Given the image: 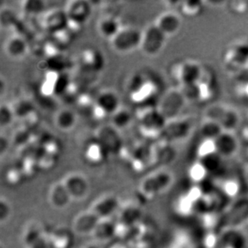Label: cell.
<instances>
[{
    "label": "cell",
    "instance_id": "83f0119b",
    "mask_svg": "<svg viewBox=\"0 0 248 248\" xmlns=\"http://www.w3.org/2000/svg\"><path fill=\"white\" fill-rule=\"evenodd\" d=\"M110 119V124L112 126L121 131L130 125L133 122V115L129 112V109L122 106L114 114L111 116Z\"/></svg>",
    "mask_w": 248,
    "mask_h": 248
},
{
    "label": "cell",
    "instance_id": "e0dca14e",
    "mask_svg": "<svg viewBox=\"0 0 248 248\" xmlns=\"http://www.w3.org/2000/svg\"><path fill=\"white\" fill-rule=\"evenodd\" d=\"M48 200L51 206L57 210L65 209L73 201L62 181L55 183L50 187Z\"/></svg>",
    "mask_w": 248,
    "mask_h": 248
},
{
    "label": "cell",
    "instance_id": "277c9868",
    "mask_svg": "<svg viewBox=\"0 0 248 248\" xmlns=\"http://www.w3.org/2000/svg\"><path fill=\"white\" fill-rule=\"evenodd\" d=\"M122 106L119 96L114 90L103 89L94 100L93 113L96 119H102L106 117H111Z\"/></svg>",
    "mask_w": 248,
    "mask_h": 248
},
{
    "label": "cell",
    "instance_id": "44dd1931",
    "mask_svg": "<svg viewBox=\"0 0 248 248\" xmlns=\"http://www.w3.org/2000/svg\"><path fill=\"white\" fill-rule=\"evenodd\" d=\"M217 154L220 157H229L236 152L238 141L229 131H223L215 140Z\"/></svg>",
    "mask_w": 248,
    "mask_h": 248
},
{
    "label": "cell",
    "instance_id": "d4e9b609",
    "mask_svg": "<svg viewBox=\"0 0 248 248\" xmlns=\"http://www.w3.org/2000/svg\"><path fill=\"white\" fill-rule=\"evenodd\" d=\"M51 248H70L73 244L72 232L66 228L57 227L48 233Z\"/></svg>",
    "mask_w": 248,
    "mask_h": 248
},
{
    "label": "cell",
    "instance_id": "4316f807",
    "mask_svg": "<svg viewBox=\"0 0 248 248\" xmlns=\"http://www.w3.org/2000/svg\"><path fill=\"white\" fill-rule=\"evenodd\" d=\"M46 234L42 226L37 222H32L27 225L23 233V244L26 248L32 245L38 239Z\"/></svg>",
    "mask_w": 248,
    "mask_h": 248
},
{
    "label": "cell",
    "instance_id": "603a6c76",
    "mask_svg": "<svg viewBox=\"0 0 248 248\" xmlns=\"http://www.w3.org/2000/svg\"><path fill=\"white\" fill-rule=\"evenodd\" d=\"M189 131V124L186 122H180L173 119L166 123L162 135L165 140H171L181 139L186 136Z\"/></svg>",
    "mask_w": 248,
    "mask_h": 248
},
{
    "label": "cell",
    "instance_id": "484cf974",
    "mask_svg": "<svg viewBox=\"0 0 248 248\" xmlns=\"http://www.w3.org/2000/svg\"><path fill=\"white\" fill-rule=\"evenodd\" d=\"M117 234V222H113L112 218L101 219L96 229L94 230V238L100 242L108 241Z\"/></svg>",
    "mask_w": 248,
    "mask_h": 248
},
{
    "label": "cell",
    "instance_id": "60d3db41",
    "mask_svg": "<svg viewBox=\"0 0 248 248\" xmlns=\"http://www.w3.org/2000/svg\"><path fill=\"white\" fill-rule=\"evenodd\" d=\"M247 178H248V169L247 170Z\"/></svg>",
    "mask_w": 248,
    "mask_h": 248
},
{
    "label": "cell",
    "instance_id": "cb8c5ba5",
    "mask_svg": "<svg viewBox=\"0 0 248 248\" xmlns=\"http://www.w3.org/2000/svg\"><path fill=\"white\" fill-rule=\"evenodd\" d=\"M78 117L75 112L68 108H62L56 112L54 117V124L61 131H71L76 126Z\"/></svg>",
    "mask_w": 248,
    "mask_h": 248
},
{
    "label": "cell",
    "instance_id": "2e32d148",
    "mask_svg": "<svg viewBox=\"0 0 248 248\" xmlns=\"http://www.w3.org/2000/svg\"><path fill=\"white\" fill-rule=\"evenodd\" d=\"M4 51L10 58L14 60L24 58L28 52V43L22 35L14 34L6 40Z\"/></svg>",
    "mask_w": 248,
    "mask_h": 248
},
{
    "label": "cell",
    "instance_id": "6da1fadb",
    "mask_svg": "<svg viewBox=\"0 0 248 248\" xmlns=\"http://www.w3.org/2000/svg\"><path fill=\"white\" fill-rule=\"evenodd\" d=\"M128 95L138 107L156 106L158 103V86L150 78L142 73H136L130 78L128 84Z\"/></svg>",
    "mask_w": 248,
    "mask_h": 248
},
{
    "label": "cell",
    "instance_id": "d6a6232c",
    "mask_svg": "<svg viewBox=\"0 0 248 248\" xmlns=\"http://www.w3.org/2000/svg\"><path fill=\"white\" fill-rule=\"evenodd\" d=\"M16 117L14 111L12 109V107L9 105H5L2 104L1 108H0V124L1 128L3 129L5 127L9 126L12 124Z\"/></svg>",
    "mask_w": 248,
    "mask_h": 248
},
{
    "label": "cell",
    "instance_id": "4fadbf2b",
    "mask_svg": "<svg viewBox=\"0 0 248 248\" xmlns=\"http://www.w3.org/2000/svg\"><path fill=\"white\" fill-rule=\"evenodd\" d=\"M121 209V202L117 196L108 194L94 202L89 208L100 219L112 218Z\"/></svg>",
    "mask_w": 248,
    "mask_h": 248
},
{
    "label": "cell",
    "instance_id": "9c48e42d",
    "mask_svg": "<svg viewBox=\"0 0 248 248\" xmlns=\"http://www.w3.org/2000/svg\"><path fill=\"white\" fill-rule=\"evenodd\" d=\"M120 132L111 124H105L96 129L95 138L101 143L108 154H120L124 149Z\"/></svg>",
    "mask_w": 248,
    "mask_h": 248
},
{
    "label": "cell",
    "instance_id": "5b68a950",
    "mask_svg": "<svg viewBox=\"0 0 248 248\" xmlns=\"http://www.w3.org/2000/svg\"><path fill=\"white\" fill-rule=\"evenodd\" d=\"M171 182L170 173L165 170L157 171L143 178L139 185V190L143 196L153 199L165 191L170 185Z\"/></svg>",
    "mask_w": 248,
    "mask_h": 248
},
{
    "label": "cell",
    "instance_id": "5bb4252c",
    "mask_svg": "<svg viewBox=\"0 0 248 248\" xmlns=\"http://www.w3.org/2000/svg\"><path fill=\"white\" fill-rule=\"evenodd\" d=\"M154 24L166 37H171L179 32L182 27V19L180 14L175 11L168 10L161 13L155 19Z\"/></svg>",
    "mask_w": 248,
    "mask_h": 248
},
{
    "label": "cell",
    "instance_id": "9a60e30c",
    "mask_svg": "<svg viewBox=\"0 0 248 248\" xmlns=\"http://www.w3.org/2000/svg\"><path fill=\"white\" fill-rule=\"evenodd\" d=\"M101 219L90 210L79 214L73 220V231L77 234H92Z\"/></svg>",
    "mask_w": 248,
    "mask_h": 248
},
{
    "label": "cell",
    "instance_id": "ab89813d",
    "mask_svg": "<svg viewBox=\"0 0 248 248\" xmlns=\"http://www.w3.org/2000/svg\"><path fill=\"white\" fill-rule=\"evenodd\" d=\"M112 248H126L124 246H122V245H116V246L112 247Z\"/></svg>",
    "mask_w": 248,
    "mask_h": 248
},
{
    "label": "cell",
    "instance_id": "7c38bea8",
    "mask_svg": "<svg viewBox=\"0 0 248 248\" xmlns=\"http://www.w3.org/2000/svg\"><path fill=\"white\" fill-rule=\"evenodd\" d=\"M40 25L51 34L59 32L68 28V19L64 9L47 11L40 16Z\"/></svg>",
    "mask_w": 248,
    "mask_h": 248
},
{
    "label": "cell",
    "instance_id": "7402d4cb",
    "mask_svg": "<svg viewBox=\"0 0 248 248\" xmlns=\"http://www.w3.org/2000/svg\"><path fill=\"white\" fill-rule=\"evenodd\" d=\"M84 157L88 162L93 164H98L106 159L108 152L101 143L94 138L93 140L87 142L84 147Z\"/></svg>",
    "mask_w": 248,
    "mask_h": 248
},
{
    "label": "cell",
    "instance_id": "3957f363",
    "mask_svg": "<svg viewBox=\"0 0 248 248\" xmlns=\"http://www.w3.org/2000/svg\"><path fill=\"white\" fill-rule=\"evenodd\" d=\"M142 31L132 26H123L109 41L112 49L120 54H128L140 49Z\"/></svg>",
    "mask_w": 248,
    "mask_h": 248
},
{
    "label": "cell",
    "instance_id": "d6986e66",
    "mask_svg": "<svg viewBox=\"0 0 248 248\" xmlns=\"http://www.w3.org/2000/svg\"><path fill=\"white\" fill-rule=\"evenodd\" d=\"M80 66L88 72H98L104 67V57L100 51L95 48H87L80 56Z\"/></svg>",
    "mask_w": 248,
    "mask_h": 248
},
{
    "label": "cell",
    "instance_id": "ffe728a7",
    "mask_svg": "<svg viewBox=\"0 0 248 248\" xmlns=\"http://www.w3.org/2000/svg\"><path fill=\"white\" fill-rule=\"evenodd\" d=\"M132 151L130 160L135 170H142L150 162H154V150L151 145L139 144Z\"/></svg>",
    "mask_w": 248,
    "mask_h": 248
},
{
    "label": "cell",
    "instance_id": "d590c367",
    "mask_svg": "<svg viewBox=\"0 0 248 248\" xmlns=\"http://www.w3.org/2000/svg\"><path fill=\"white\" fill-rule=\"evenodd\" d=\"M228 8L234 14H244L248 10L247 1H232L228 2Z\"/></svg>",
    "mask_w": 248,
    "mask_h": 248
},
{
    "label": "cell",
    "instance_id": "30bf717a",
    "mask_svg": "<svg viewBox=\"0 0 248 248\" xmlns=\"http://www.w3.org/2000/svg\"><path fill=\"white\" fill-rule=\"evenodd\" d=\"M200 66L194 61H181L174 63L171 73L174 80L178 81L179 86L186 84H197L201 79Z\"/></svg>",
    "mask_w": 248,
    "mask_h": 248
},
{
    "label": "cell",
    "instance_id": "7a4b0ae2",
    "mask_svg": "<svg viewBox=\"0 0 248 248\" xmlns=\"http://www.w3.org/2000/svg\"><path fill=\"white\" fill-rule=\"evenodd\" d=\"M136 117L139 129L144 136L155 138L162 135L167 121L157 106L138 107Z\"/></svg>",
    "mask_w": 248,
    "mask_h": 248
},
{
    "label": "cell",
    "instance_id": "ba28073f",
    "mask_svg": "<svg viewBox=\"0 0 248 248\" xmlns=\"http://www.w3.org/2000/svg\"><path fill=\"white\" fill-rule=\"evenodd\" d=\"M185 101L186 99L179 89H170L164 95L160 96L157 108L169 122L175 119L182 110Z\"/></svg>",
    "mask_w": 248,
    "mask_h": 248
},
{
    "label": "cell",
    "instance_id": "8d00e7d4",
    "mask_svg": "<svg viewBox=\"0 0 248 248\" xmlns=\"http://www.w3.org/2000/svg\"><path fill=\"white\" fill-rule=\"evenodd\" d=\"M28 248H51L48 233L44 234L41 238L38 239L37 241L35 242Z\"/></svg>",
    "mask_w": 248,
    "mask_h": 248
},
{
    "label": "cell",
    "instance_id": "8992f818",
    "mask_svg": "<svg viewBox=\"0 0 248 248\" xmlns=\"http://www.w3.org/2000/svg\"><path fill=\"white\" fill-rule=\"evenodd\" d=\"M166 39V35L155 24H150L142 30L140 50L145 56L155 57L164 48Z\"/></svg>",
    "mask_w": 248,
    "mask_h": 248
},
{
    "label": "cell",
    "instance_id": "f1b7e54d",
    "mask_svg": "<svg viewBox=\"0 0 248 248\" xmlns=\"http://www.w3.org/2000/svg\"><path fill=\"white\" fill-rule=\"evenodd\" d=\"M61 77L56 71H49L46 73L41 85V92L45 96H51L58 91Z\"/></svg>",
    "mask_w": 248,
    "mask_h": 248
},
{
    "label": "cell",
    "instance_id": "4dcf8cb0",
    "mask_svg": "<svg viewBox=\"0 0 248 248\" xmlns=\"http://www.w3.org/2000/svg\"><path fill=\"white\" fill-rule=\"evenodd\" d=\"M203 1H182L179 11L181 14L188 18L199 16L203 9Z\"/></svg>",
    "mask_w": 248,
    "mask_h": 248
},
{
    "label": "cell",
    "instance_id": "836d02e7",
    "mask_svg": "<svg viewBox=\"0 0 248 248\" xmlns=\"http://www.w3.org/2000/svg\"><path fill=\"white\" fill-rule=\"evenodd\" d=\"M217 153L215 140H204L199 147V156L202 158L208 157L210 155H215Z\"/></svg>",
    "mask_w": 248,
    "mask_h": 248
},
{
    "label": "cell",
    "instance_id": "1f68e13d",
    "mask_svg": "<svg viewBox=\"0 0 248 248\" xmlns=\"http://www.w3.org/2000/svg\"><path fill=\"white\" fill-rule=\"evenodd\" d=\"M24 12L28 15H41L44 13L45 9V2L43 1L30 0L25 1L22 5Z\"/></svg>",
    "mask_w": 248,
    "mask_h": 248
},
{
    "label": "cell",
    "instance_id": "f546056e",
    "mask_svg": "<svg viewBox=\"0 0 248 248\" xmlns=\"http://www.w3.org/2000/svg\"><path fill=\"white\" fill-rule=\"evenodd\" d=\"M223 131L224 130L218 122L208 118H206L202 122L200 128V132L204 138V140H216Z\"/></svg>",
    "mask_w": 248,
    "mask_h": 248
},
{
    "label": "cell",
    "instance_id": "ac0fdd59",
    "mask_svg": "<svg viewBox=\"0 0 248 248\" xmlns=\"http://www.w3.org/2000/svg\"><path fill=\"white\" fill-rule=\"evenodd\" d=\"M123 27L117 17L112 15L104 16L96 24V30L101 37L110 41Z\"/></svg>",
    "mask_w": 248,
    "mask_h": 248
},
{
    "label": "cell",
    "instance_id": "e575fe53",
    "mask_svg": "<svg viewBox=\"0 0 248 248\" xmlns=\"http://www.w3.org/2000/svg\"><path fill=\"white\" fill-rule=\"evenodd\" d=\"M12 208L7 199L1 198L0 199V222L3 224L9 219L12 215Z\"/></svg>",
    "mask_w": 248,
    "mask_h": 248
},
{
    "label": "cell",
    "instance_id": "52a82bcc",
    "mask_svg": "<svg viewBox=\"0 0 248 248\" xmlns=\"http://www.w3.org/2000/svg\"><path fill=\"white\" fill-rule=\"evenodd\" d=\"M64 11L68 19V28L75 32L89 20L93 6L89 1L73 0L66 4Z\"/></svg>",
    "mask_w": 248,
    "mask_h": 248
},
{
    "label": "cell",
    "instance_id": "74e56055",
    "mask_svg": "<svg viewBox=\"0 0 248 248\" xmlns=\"http://www.w3.org/2000/svg\"><path fill=\"white\" fill-rule=\"evenodd\" d=\"M8 140H7V138H5L3 135H1L0 138V155L1 156L4 155L6 150H7L8 148Z\"/></svg>",
    "mask_w": 248,
    "mask_h": 248
},
{
    "label": "cell",
    "instance_id": "f35d334b",
    "mask_svg": "<svg viewBox=\"0 0 248 248\" xmlns=\"http://www.w3.org/2000/svg\"><path fill=\"white\" fill-rule=\"evenodd\" d=\"M83 248H100L96 244H88L86 246H84Z\"/></svg>",
    "mask_w": 248,
    "mask_h": 248
},
{
    "label": "cell",
    "instance_id": "8fae6325",
    "mask_svg": "<svg viewBox=\"0 0 248 248\" xmlns=\"http://www.w3.org/2000/svg\"><path fill=\"white\" fill-rule=\"evenodd\" d=\"M63 185L73 201H81L89 194V183L82 173L73 172L63 178Z\"/></svg>",
    "mask_w": 248,
    "mask_h": 248
}]
</instances>
